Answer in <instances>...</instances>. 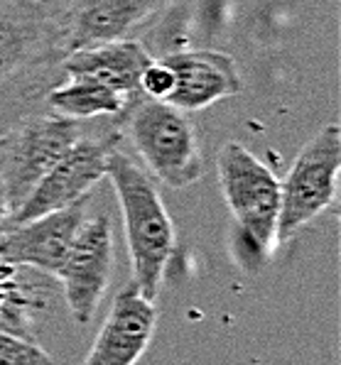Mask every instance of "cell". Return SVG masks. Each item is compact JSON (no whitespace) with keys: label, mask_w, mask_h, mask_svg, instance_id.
<instances>
[{"label":"cell","mask_w":341,"mask_h":365,"mask_svg":"<svg viewBox=\"0 0 341 365\" xmlns=\"http://www.w3.org/2000/svg\"><path fill=\"white\" fill-rule=\"evenodd\" d=\"M160 312L143 297L138 284L128 282L111 302L98 336L81 365H138L158 329Z\"/></svg>","instance_id":"7c38bea8"},{"label":"cell","mask_w":341,"mask_h":365,"mask_svg":"<svg viewBox=\"0 0 341 365\" xmlns=\"http://www.w3.org/2000/svg\"><path fill=\"white\" fill-rule=\"evenodd\" d=\"M0 365H54V358L27 336L0 329Z\"/></svg>","instance_id":"9a60e30c"},{"label":"cell","mask_w":341,"mask_h":365,"mask_svg":"<svg viewBox=\"0 0 341 365\" xmlns=\"http://www.w3.org/2000/svg\"><path fill=\"white\" fill-rule=\"evenodd\" d=\"M88 199L91 196L61 211L0 228V265L10 269L30 267L57 279L83 218L88 216Z\"/></svg>","instance_id":"9c48e42d"},{"label":"cell","mask_w":341,"mask_h":365,"mask_svg":"<svg viewBox=\"0 0 341 365\" xmlns=\"http://www.w3.org/2000/svg\"><path fill=\"white\" fill-rule=\"evenodd\" d=\"M172 74L165 103L184 113L211 108L243 91V78L231 54L219 49H175L160 57Z\"/></svg>","instance_id":"30bf717a"},{"label":"cell","mask_w":341,"mask_h":365,"mask_svg":"<svg viewBox=\"0 0 341 365\" xmlns=\"http://www.w3.org/2000/svg\"><path fill=\"white\" fill-rule=\"evenodd\" d=\"M216 174L245 255L255 262H265L275 250L280 179L238 140L221 145L216 155Z\"/></svg>","instance_id":"5b68a950"},{"label":"cell","mask_w":341,"mask_h":365,"mask_svg":"<svg viewBox=\"0 0 341 365\" xmlns=\"http://www.w3.org/2000/svg\"><path fill=\"white\" fill-rule=\"evenodd\" d=\"M66 0H0V135L64 81Z\"/></svg>","instance_id":"6da1fadb"},{"label":"cell","mask_w":341,"mask_h":365,"mask_svg":"<svg viewBox=\"0 0 341 365\" xmlns=\"http://www.w3.org/2000/svg\"><path fill=\"white\" fill-rule=\"evenodd\" d=\"M153 59L155 57L148 52V47L141 39H118V42H106L64 54L61 74L64 78H93V81L123 93L126 98L136 101L143 96L141 81Z\"/></svg>","instance_id":"4fadbf2b"},{"label":"cell","mask_w":341,"mask_h":365,"mask_svg":"<svg viewBox=\"0 0 341 365\" xmlns=\"http://www.w3.org/2000/svg\"><path fill=\"white\" fill-rule=\"evenodd\" d=\"M96 120H69L47 108L0 135V223L20 209L40 179Z\"/></svg>","instance_id":"277c9868"},{"label":"cell","mask_w":341,"mask_h":365,"mask_svg":"<svg viewBox=\"0 0 341 365\" xmlns=\"http://www.w3.org/2000/svg\"><path fill=\"white\" fill-rule=\"evenodd\" d=\"M116 123L155 182L182 192L201 179L204 150L189 113L165 101L141 96L116 118Z\"/></svg>","instance_id":"3957f363"},{"label":"cell","mask_w":341,"mask_h":365,"mask_svg":"<svg viewBox=\"0 0 341 365\" xmlns=\"http://www.w3.org/2000/svg\"><path fill=\"white\" fill-rule=\"evenodd\" d=\"M106 177L111 179L123 216L133 282L143 297L158 302L167 267L177 252L175 221L155 179L121 148L111 153Z\"/></svg>","instance_id":"7a4b0ae2"},{"label":"cell","mask_w":341,"mask_h":365,"mask_svg":"<svg viewBox=\"0 0 341 365\" xmlns=\"http://www.w3.org/2000/svg\"><path fill=\"white\" fill-rule=\"evenodd\" d=\"M113 269L116 240L111 216L103 211L88 213L57 274L66 309L79 327H88L96 319L113 279Z\"/></svg>","instance_id":"ba28073f"},{"label":"cell","mask_w":341,"mask_h":365,"mask_svg":"<svg viewBox=\"0 0 341 365\" xmlns=\"http://www.w3.org/2000/svg\"><path fill=\"white\" fill-rule=\"evenodd\" d=\"M98 120H103V118H98ZM98 120L91 125V130L59 157L57 165L44 174L40 184L20 204V209L10 213L0 223V228L18 226V223L32 221V218L61 211L93 194V189L106 179L111 153L118 150L123 143L116 118H111L106 125H98Z\"/></svg>","instance_id":"52a82bcc"},{"label":"cell","mask_w":341,"mask_h":365,"mask_svg":"<svg viewBox=\"0 0 341 365\" xmlns=\"http://www.w3.org/2000/svg\"><path fill=\"white\" fill-rule=\"evenodd\" d=\"M172 0H66L64 49L96 47L118 39H136L170 8Z\"/></svg>","instance_id":"8fae6325"},{"label":"cell","mask_w":341,"mask_h":365,"mask_svg":"<svg viewBox=\"0 0 341 365\" xmlns=\"http://www.w3.org/2000/svg\"><path fill=\"white\" fill-rule=\"evenodd\" d=\"M0 269H5V265H0Z\"/></svg>","instance_id":"2e32d148"},{"label":"cell","mask_w":341,"mask_h":365,"mask_svg":"<svg viewBox=\"0 0 341 365\" xmlns=\"http://www.w3.org/2000/svg\"><path fill=\"white\" fill-rule=\"evenodd\" d=\"M341 170V128L324 125L300 150L280 182L275 250L300 238L302 231L337 206Z\"/></svg>","instance_id":"8992f818"},{"label":"cell","mask_w":341,"mask_h":365,"mask_svg":"<svg viewBox=\"0 0 341 365\" xmlns=\"http://www.w3.org/2000/svg\"><path fill=\"white\" fill-rule=\"evenodd\" d=\"M133 101L93 78L66 76L44 98V108L69 120H98L118 118Z\"/></svg>","instance_id":"5bb4252c"}]
</instances>
